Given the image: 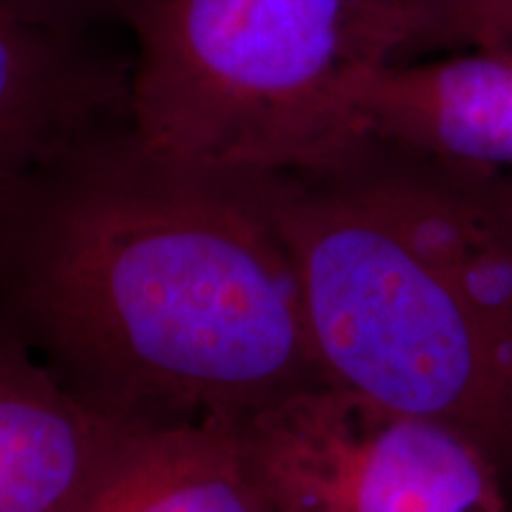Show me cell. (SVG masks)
<instances>
[{
    "label": "cell",
    "mask_w": 512,
    "mask_h": 512,
    "mask_svg": "<svg viewBox=\"0 0 512 512\" xmlns=\"http://www.w3.org/2000/svg\"><path fill=\"white\" fill-rule=\"evenodd\" d=\"M0 320L128 425L242 420L325 382L273 174L100 133L0 207Z\"/></svg>",
    "instance_id": "cell-1"
},
{
    "label": "cell",
    "mask_w": 512,
    "mask_h": 512,
    "mask_svg": "<svg viewBox=\"0 0 512 512\" xmlns=\"http://www.w3.org/2000/svg\"><path fill=\"white\" fill-rule=\"evenodd\" d=\"M273 200L323 380L456 427L512 491L503 174L363 138Z\"/></svg>",
    "instance_id": "cell-2"
},
{
    "label": "cell",
    "mask_w": 512,
    "mask_h": 512,
    "mask_svg": "<svg viewBox=\"0 0 512 512\" xmlns=\"http://www.w3.org/2000/svg\"><path fill=\"white\" fill-rule=\"evenodd\" d=\"M117 19L133 38V136L240 174L347 155L363 140L351 88L406 43V0H126Z\"/></svg>",
    "instance_id": "cell-3"
},
{
    "label": "cell",
    "mask_w": 512,
    "mask_h": 512,
    "mask_svg": "<svg viewBox=\"0 0 512 512\" xmlns=\"http://www.w3.org/2000/svg\"><path fill=\"white\" fill-rule=\"evenodd\" d=\"M273 512H512L482 446L446 422L320 382L240 420Z\"/></svg>",
    "instance_id": "cell-4"
},
{
    "label": "cell",
    "mask_w": 512,
    "mask_h": 512,
    "mask_svg": "<svg viewBox=\"0 0 512 512\" xmlns=\"http://www.w3.org/2000/svg\"><path fill=\"white\" fill-rule=\"evenodd\" d=\"M131 62L88 24L0 0V207L88 140L128 124Z\"/></svg>",
    "instance_id": "cell-5"
},
{
    "label": "cell",
    "mask_w": 512,
    "mask_h": 512,
    "mask_svg": "<svg viewBox=\"0 0 512 512\" xmlns=\"http://www.w3.org/2000/svg\"><path fill=\"white\" fill-rule=\"evenodd\" d=\"M138 432L76 394L0 320V512H79Z\"/></svg>",
    "instance_id": "cell-6"
},
{
    "label": "cell",
    "mask_w": 512,
    "mask_h": 512,
    "mask_svg": "<svg viewBox=\"0 0 512 512\" xmlns=\"http://www.w3.org/2000/svg\"><path fill=\"white\" fill-rule=\"evenodd\" d=\"M349 105L361 136L512 174V48L373 67Z\"/></svg>",
    "instance_id": "cell-7"
},
{
    "label": "cell",
    "mask_w": 512,
    "mask_h": 512,
    "mask_svg": "<svg viewBox=\"0 0 512 512\" xmlns=\"http://www.w3.org/2000/svg\"><path fill=\"white\" fill-rule=\"evenodd\" d=\"M79 512H273L240 420L152 427L128 441Z\"/></svg>",
    "instance_id": "cell-8"
},
{
    "label": "cell",
    "mask_w": 512,
    "mask_h": 512,
    "mask_svg": "<svg viewBox=\"0 0 512 512\" xmlns=\"http://www.w3.org/2000/svg\"><path fill=\"white\" fill-rule=\"evenodd\" d=\"M512 48V0H406L403 57Z\"/></svg>",
    "instance_id": "cell-9"
},
{
    "label": "cell",
    "mask_w": 512,
    "mask_h": 512,
    "mask_svg": "<svg viewBox=\"0 0 512 512\" xmlns=\"http://www.w3.org/2000/svg\"><path fill=\"white\" fill-rule=\"evenodd\" d=\"M19 3L46 12V15L67 19V22L93 27L95 19H117L126 0H19Z\"/></svg>",
    "instance_id": "cell-10"
},
{
    "label": "cell",
    "mask_w": 512,
    "mask_h": 512,
    "mask_svg": "<svg viewBox=\"0 0 512 512\" xmlns=\"http://www.w3.org/2000/svg\"><path fill=\"white\" fill-rule=\"evenodd\" d=\"M503 192H505V200H508L512 209V174H503Z\"/></svg>",
    "instance_id": "cell-11"
}]
</instances>
